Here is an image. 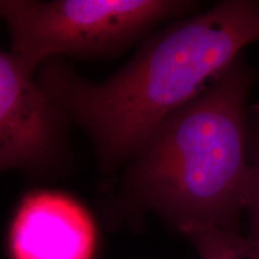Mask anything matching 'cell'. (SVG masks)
<instances>
[{"instance_id": "cell-1", "label": "cell", "mask_w": 259, "mask_h": 259, "mask_svg": "<svg viewBox=\"0 0 259 259\" xmlns=\"http://www.w3.org/2000/svg\"><path fill=\"white\" fill-rule=\"evenodd\" d=\"M259 41L258 0H223L151 32L109 78H82L61 57L35 72L42 89L88 134L107 185L150 132Z\"/></svg>"}, {"instance_id": "cell-2", "label": "cell", "mask_w": 259, "mask_h": 259, "mask_svg": "<svg viewBox=\"0 0 259 259\" xmlns=\"http://www.w3.org/2000/svg\"><path fill=\"white\" fill-rule=\"evenodd\" d=\"M258 72L242 57L163 119L126 162L105 204L111 226L153 213L179 231L203 223L242 234L247 100Z\"/></svg>"}, {"instance_id": "cell-3", "label": "cell", "mask_w": 259, "mask_h": 259, "mask_svg": "<svg viewBox=\"0 0 259 259\" xmlns=\"http://www.w3.org/2000/svg\"><path fill=\"white\" fill-rule=\"evenodd\" d=\"M190 0H2L11 53L36 72L51 58L113 57L141 44L158 24L196 14Z\"/></svg>"}, {"instance_id": "cell-4", "label": "cell", "mask_w": 259, "mask_h": 259, "mask_svg": "<svg viewBox=\"0 0 259 259\" xmlns=\"http://www.w3.org/2000/svg\"><path fill=\"white\" fill-rule=\"evenodd\" d=\"M72 121L11 52L0 53V168L34 179L58 176L67 161Z\"/></svg>"}, {"instance_id": "cell-5", "label": "cell", "mask_w": 259, "mask_h": 259, "mask_svg": "<svg viewBox=\"0 0 259 259\" xmlns=\"http://www.w3.org/2000/svg\"><path fill=\"white\" fill-rule=\"evenodd\" d=\"M95 226L69 197L35 193L23 200L10 234L14 259H92Z\"/></svg>"}, {"instance_id": "cell-6", "label": "cell", "mask_w": 259, "mask_h": 259, "mask_svg": "<svg viewBox=\"0 0 259 259\" xmlns=\"http://www.w3.org/2000/svg\"><path fill=\"white\" fill-rule=\"evenodd\" d=\"M191 242L199 259H259V242L240 233L203 223H189L179 231Z\"/></svg>"}, {"instance_id": "cell-7", "label": "cell", "mask_w": 259, "mask_h": 259, "mask_svg": "<svg viewBox=\"0 0 259 259\" xmlns=\"http://www.w3.org/2000/svg\"><path fill=\"white\" fill-rule=\"evenodd\" d=\"M247 166L246 236L259 242V103L248 106L247 109Z\"/></svg>"}]
</instances>
